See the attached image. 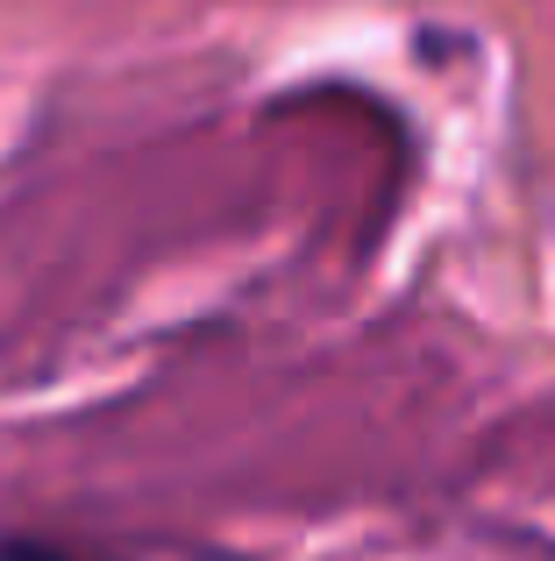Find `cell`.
<instances>
[{
  "mask_svg": "<svg viewBox=\"0 0 555 561\" xmlns=\"http://www.w3.org/2000/svg\"><path fill=\"white\" fill-rule=\"evenodd\" d=\"M0 561H86V554H65V548H43V540H0Z\"/></svg>",
  "mask_w": 555,
  "mask_h": 561,
  "instance_id": "obj_1",
  "label": "cell"
}]
</instances>
